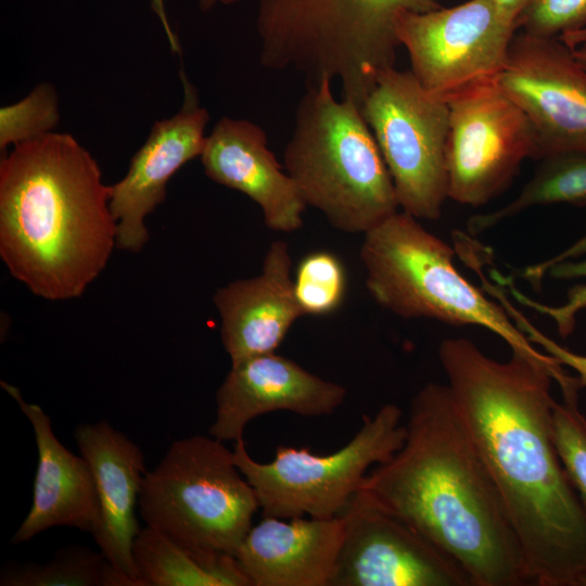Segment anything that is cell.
I'll return each instance as SVG.
<instances>
[{
	"label": "cell",
	"mask_w": 586,
	"mask_h": 586,
	"mask_svg": "<svg viewBox=\"0 0 586 586\" xmlns=\"http://www.w3.org/2000/svg\"><path fill=\"white\" fill-rule=\"evenodd\" d=\"M1 586H139L100 551L86 546L60 549L48 562L11 564L0 575Z\"/></svg>",
	"instance_id": "cell-23"
},
{
	"label": "cell",
	"mask_w": 586,
	"mask_h": 586,
	"mask_svg": "<svg viewBox=\"0 0 586 586\" xmlns=\"http://www.w3.org/2000/svg\"><path fill=\"white\" fill-rule=\"evenodd\" d=\"M60 119L59 100L49 84L37 86L22 100L0 110V150L43 136Z\"/></svg>",
	"instance_id": "cell-26"
},
{
	"label": "cell",
	"mask_w": 586,
	"mask_h": 586,
	"mask_svg": "<svg viewBox=\"0 0 586 586\" xmlns=\"http://www.w3.org/2000/svg\"><path fill=\"white\" fill-rule=\"evenodd\" d=\"M454 257L450 245L405 212L366 232L360 246L367 290L383 308L404 319L480 326L501 337L512 353L561 367L530 342L500 303L456 269Z\"/></svg>",
	"instance_id": "cell-6"
},
{
	"label": "cell",
	"mask_w": 586,
	"mask_h": 586,
	"mask_svg": "<svg viewBox=\"0 0 586 586\" xmlns=\"http://www.w3.org/2000/svg\"><path fill=\"white\" fill-rule=\"evenodd\" d=\"M574 56L582 66L586 68V40H583L574 46H571Z\"/></svg>",
	"instance_id": "cell-33"
},
{
	"label": "cell",
	"mask_w": 586,
	"mask_h": 586,
	"mask_svg": "<svg viewBox=\"0 0 586 586\" xmlns=\"http://www.w3.org/2000/svg\"><path fill=\"white\" fill-rule=\"evenodd\" d=\"M540 161L532 179L511 202L469 219L468 230L471 234L487 231L534 206L559 203L586 206V153H558Z\"/></svg>",
	"instance_id": "cell-22"
},
{
	"label": "cell",
	"mask_w": 586,
	"mask_h": 586,
	"mask_svg": "<svg viewBox=\"0 0 586 586\" xmlns=\"http://www.w3.org/2000/svg\"><path fill=\"white\" fill-rule=\"evenodd\" d=\"M346 388L324 380L275 353L231 362L216 393V418L209 435L222 441L243 438L245 426L268 412L286 410L302 417L332 415L345 400Z\"/></svg>",
	"instance_id": "cell-15"
},
{
	"label": "cell",
	"mask_w": 586,
	"mask_h": 586,
	"mask_svg": "<svg viewBox=\"0 0 586 586\" xmlns=\"http://www.w3.org/2000/svg\"><path fill=\"white\" fill-rule=\"evenodd\" d=\"M505 15L517 20L530 0H491Z\"/></svg>",
	"instance_id": "cell-32"
},
{
	"label": "cell",
	"mask_w": 586,
	"mask_h": 586,
	"mask_svg": "<svg viewBox=\"0 0 586 586\" xmlns=\"http://www.w3.org/2000/svg\"><path fill=\"white\" fill-rule=\"evenodd\" d=\"M498 84L528 117L536 160L586 153V68L560 38L515 34Z\"/></svg>",
	"instance_id": "cell-13"
},
{
	"label": "cell",
	"mask_w": 586,
	"mask_h": 586,
	"mask_svg": "<svg viewBox=\"0 0 586 586\" xmlns=\"http://www.w3.org/2000/svg\"><path fill=\"white\" fill-rule=\"evenodd\" d=\"M583 256H586V233L556 256L526 267L522 271V278L527 280L534 289H540L543 279L552 265Z\"/></svg>",
	"instance_id": "cell-30"
},
{
	"label": "cell",
	"mask_w": 586,
	"mask_h": 586,
	"mask_svg": "<svg viewBox=\"0 0 586 586\" xmlns=\"http://www.w3.org/2000/svg\"><path fill=\"white\" fill-rule=\"evenodd\" d=\"M395 404L364 416L354 437L329 455L279 446L266 463L254 460L243 438L234 442V461L254 488L263 517L292 519L340 515L372 466L386 462L403 446L406 424Z\"/></svg>",
	"instance_id": "cell-8"
},
{
	"label": "cell",
	"mask_w": 586,
	"mask_h": 586,
	"mask_svg": "<svg viewBox=\"0 0 586 586\" xmlns=\"http://www.w3.org/2000/svg\"><path fill=\"white\" fill-rule=\"evenodd\" d=\"M359 488L459 564L472 586L531 585L502 499L446 383L416 393L403 446Z\"/></svg>",
	"instance_id": "cell-2"
},
{
	"label": "cell",
	"mask_w": 586,
	"mask_h": 586,
	"mask_svg": "<svg viewBox=\"0 0 586 586\" xmlns=\"http://www.w3.org/2000/svg\"><path fill=\"white\" fill-rule=\"evenodd\" d=\"M239 0H200V7L202 8L203 11H206V10H209L211 8H213L217 2H221L224 4H231V3H234ZM152 5H153V9L154 11L158 14L162 23H163V26L165 28V31L169 38V42H170V46H171V49L176 52H180V48H179V43L177 42V39L175 38V36L173 35L171 30H170V27L168 25V22H167V18H166V15H165V11H164V7H163V0H152Z\"/></svg>",
	"instance_id": "cell-31"
},
{
	"label": "cell",
	"mask_w": 586,
	"mask_h": 586,
	"mask_svg": "<svg viewBox=\"0 0 586 586\" xmlns=\"http://www.w3.org/2000/svg\"><path fill=\"white\" fill-rule=\"evenodd\" d=\"M342 537L341 517H263L234 557L251 586H329Z\"/></svg>",
	"instance_id": "cell-20"
},
{
	"label": "cell",
	"mask_w": 586,
	"mask_h": 586,
	"mask_svg": "<svg viewBox=\"0 0 586 586\" xmlns=\"http://www.w3.org/2000/svg\"><path fill=\"white\" fill-rule=\"evenodd\" d=\"M74 437L92 471L100 522L92 535L100 551L120 572L143 586L132 547L140 526L136 507L146 473L140 447L106 421L81 424Z\"/></svg>",
	"instance_id": "cell-17"
},
{
	"label": "cell",
	"mask_w": 586,
	"mask_h": 586,
	"mask_svg": "<svg viewBox=\"0 0 586 586\" xmlns=\"http://www.w3.org/2000/svg\"><path fill=\"white\" fill-rule=\"evenodd\" d=\"M391 174L403 212L441 217L448 199V104L429 94L411 71L390 67L361 105Z\"/></svg>",
	"instance_id": "cell-9"
},
{
	"label": "cell",
	"mask_w": 586,
	"mask_h": 586,
	"mask_svg": "<svg viewBox=\"0 0 586 586\" xmlns=\"http://www.w3.org/2000/svg\"><path fill=\"white\" fill-rule=\"evenodd\" d=\"M562 400L552 409V430L561 461L581 499L586 506V416L578 407L575 377L558 384Z\"/></svg>",
	"instance_id": "cell-25"
},
{
	"label": "cell",
	"mask_w": 586,
	"mask_h": 586,
	"mask_svg": "<svg viewBox=\"0 0 586 586\" xmlns=\"http://www.w3.org/2000/svg\"><path fill=\"white\" fill-rule=\"evenodd\" d=\"M337 517L343 537L329 586H472L459 564L364 489Z\"/></svg>",
	"instance_id": "cell-12"
},
{
	"label": "cell",
	"mask_w": 586,
	"mask_h": 586,
	"mask_svg": "<svg viewBox=\"0 0 586 586\" xmlns=\"http://www.w3.org/2000/svg\"><path fill=\"white\" fill-rule=\"evenodd\" d=\"M395 30L419 84L447 103L499 80L518 27L491 0H469L448 9L402 12Z\"/></svg>",
	"instance_id": "cell-10"
},
{
	"label": "cell",
	"mask_w": 586,
	"mask_h": 586,
	"mask_svg": "<svg viewBox=\"0 0 586 586\" xmlns=\"http://www.w3.org/2000/svg\"><path fill=\"white\" fill-rule=\"evenodd\" d=\"M448 199L472 207L502 193L525 158L537 155L536 132L498 81L447 102Z\"/></svg>",
	"instance_id": "cell-11"
},
{
	"label": "cell",
	"mask_w": 586,
	"mask_h": 586,
	"mask_svg": "<svg viewBox=\"0 0 586 586\" xmlns=\"http://www.w3.org/2000/svg\"><path fill=\"white\" fill-rule=\"evenodd\" d=\"M294 296L304 316H324L337 310L347 291L342 259L326 250L305 255L295 269Z\"/></svg>",
	"instance_id": "cell-24"
},
{
	"label": "cell",
	"mask_w": 586,
	"mask_h": 586,
	"mask_svg": "<svg viewBox=\"0 0 586 586\" xmlns=\"http://www.w3.org/2000/svg\"><path fill=\"white\" fill-rule=\"evenodd\" d=\"M438 359L467 430L520 542L531 585L586 586V506L556 447L551 383L566 373L512 353L507 361L466 337Z\"/></svg>",
	"instance_id": "cell-1"
},
{
	"label": "cell",
	"mask_w": 586,
	"mask_h": 586,
	"mask_svg": "<svg viewBox=\"0 0 586 586\" xmlns=\"http://www.w3.org/2000/svg\"><path fill=\"white\" fill-rule=\"evenodd\" d=\"M548 275L555 279L586 278V257L582 259L563 260L552 265ZM496 281L506 284L517 302L530 307L539 314L550 317L562 337H568L574 330L576 315L586 308V285H576L568 292V300L563 305L549 306L536 302L523 294L511 281V278L496 276Z\"/></svg>",
	"instance_id": "cell-28"
},
{
	"label": "cell",
	"mask_w": 586,
	"mask_h": 586,
	"mask_svg": "<svg viewBox=\"0 0 586 586\" xmlns=\"http://www.w3.org/2000/svg\"><path fill=\"white\" fill-rule=\"evenodd\" d=\"M331 81L306 86L284 165L307 206L342 232L365 234L398 212L399 204L360 109L337 101Z\"/></svg>",
	"instance_id": "cell-5"
},
{
	"label": "cell",
	"mask_w": 586,
	"mask_h": 586,
	"mask_svg": "<svg viewBox=\"0 0 586 586\" xmlns=\"http://www.w3.org/2000/svg\"><path fill=\"white\" fill-rule=\"evenodd\" d=\"M138 506L145 524L170 538L232 556L259 508L233 450L211 435L175 441L146 471Z\"/></svg>",
	"instance_id": "cell-7"
},
{
	"label": "cell",
	"mask_w": 586,
	"mask_h": 586,
	"mask_svg": "<svg viewBox=\"0 0 586 586\" xmlns=\"http://www.w3.org/2000/svg\"><path fill=\"white\" fill-rule=\"evenodd\" d=\"M515 23L531 36L574 46L586 40V0H530Z\"/></svg>",
	"instance_id": "cell-27"
},
{
	"label": "cell",
	"mask_w": 586,
	"mask_h": 586,
	"mask_svg": "<svg viewBox=\"0 0 586 586\" xmlns=\"http://www.w3.org/2000/svg\"><path fill=\"white\" fill-rule=\"evenodd\" d=\"M213 302L231 362L275 353L304 316L294 296L289 245L282 240L271 242L260 273L219 288Z\"/></svg>",
	"instance_id": "cell-18"
},
{
	"label": "cell",
	"mask_w": 586,
	"mask_h": 586,
	"mask_svg": "<svg viewBox=\"0 0 586 586\" xmlns=\"http://www.w3.org/2000/svg\"><path fill=\"white\" fill-rule=\"evenodd\" d=\"M200 157L211 180L242 192L260 207L269 229L291 233L303 227L307 205L258 125L220 118L206 137Z\"/></svg>",
	"instance_id": "cell-16"
},
{
	"label": "cell",
	"mask_w": 586,
	"mask_h": 586,
	"mask_svg": "<svg viewBox=\"0 0 586 586\" xmlns=\"http://www.w3.org/2000/svg\"><path fill=\"white\" fill-rule=\"evenodd\" d=\"M1 386L29 420L38 451L31 508L13 534L12 544L28 542L53 526L75 527L93 535L100 522V505L89 463L58 440L49 416L39 405L25 402L12 384L1 381Z\"/></svg>",
	"instance_id": "cell-19"
},
{
	"label": "cell",
	"mask_w": 586,
	"mask_h": 586,
	"mask_svg": "<svg viewBox=\"0 0 586 586\" xmlns=\"http://www.w3.org/2000/svg\"><path fill=\"white\" fill-rule=\"evenodd\" d=\"M111 194L69 133L13 145L0 162V256L10 273L44 300L81 296L117 249Z\"/></svg>",
	"instance_id": "cell-3"
},
{
	"label": "cell",
	"mask_w": 586,
	"mask_h": 586,
	"mask_svg": "<svg viewBox=\"0 0 586 586\" xmlns=\"http://www.w3.org/2000/svg\"><path fill=\"white\" fill-rule=\"evenodd\" d=\"M183 103L169 118L154 123L132 156L127 174L112 186L110 206L117 222L116 247L139 252L149 240L146 216L163 203L169 179L189 161L201 156L209 119L198 93L181 71Z\"/></svg>",
	"instance_id": "cell-14"
},
{
	"label": "cell",
	"mask_w": 586,
	"mask_h": 586,
	"mask_svg": "<svg viewBox=\"0 0 586 586\" xmlns=\"http://www.w3.org/2000/svg\"><path fill=\"white\" fill-rule=\"evenodd\" d=\"M497 300L530 342L543 347L545 353L555 358L561 366L574 370L578 387H586V355L574 353L540 332L509 302L507 294L499 293Z\"/></svg>",
	"instance_id": "cell-29"
},
{
	"label": "cell",
	"mask_w": 586,
	"mask_h": 586,
	"mask_svg": "<svg viewBox=\"0 0 586 586\" xmlns=\"http://www.w3.org/2000/svg\"><path fill=\"white\" fill-rule=\"evenodd\" d=\"M132 556L143 586H251L234 556L183 545L149 525Z\"/></svg>",
	"instance_id": "cell-21"
},
{
	"label": "cell",
	"mask_w": 586,
	"mask_h": 586,
	"mask_svg": "<svg viewBox=\"0 0 586 586\" xmlns=\"http://www.w3.org/2000/svg\"><path fill=\"white\" fill-rule=\"evenodd\" d=\"M440 8L436 0H257L260 63L293 69L306 86L335 78L342 100L361 109L395 64L398 14Z\"/></svg>",
	"instance_id": "cell-4"
}]
</instances>
